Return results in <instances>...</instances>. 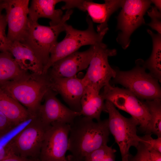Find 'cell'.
I'll list each match as a JSON object with an SVG mask.
<instances>
[{"mask_svg": "<svg viewBox=\"0 0 161 161\" xmlns=\"http://www.w3.org/2000/svg\"><path fill=\"white\" fill-rule=\"evenodd\" d=\"M80 116L69 124L68 150L74 161H84L86 156L109 140L108 119L95 122Z\"/></svg>", "mask_w": 161, "mask_h": 161, "instance_id": "1", "label": "cell"}, {"mask_svg": "<svg viewBox=\"0 0 161 161\" xmlns=\"http://www.w3.org/2000/svg\"><path fill=\"white\" fill-rule=\"evenodd\" d=\"M5 92L25 107L32 116L37 115L42 100L51 89L47 73L28 74L19 79L1 85Z\"/></svg>", "mask_w": 161, "mask_h": 161, "instance_id": "2", "label": "cell"}, {"mask_svg": "<svg viewBox=\"0 0 161 161\" xmlns=\"http://www.w3.org/2000/svg\"><path fill=\"white\" fill-rule=\"evenodd\" d=\"M86 21L88 27L85 30H78L66 23L65 24V36L62 41L57 42L52 48L49 61L44 69L43 74L47 73L55 62L78 51L81 47L103 44V39L109 30L108 28L100 32H97L94 29L93 22L89 16L86 18Z\"/></svg>", "mask_w": 161, "mask_h": 161, "instance_id": "3", "label": "cell"}, {"mask_svg": "<svg viewBox=\"0 0 161 161\" xmlns=\"http://www.w3.org/2000/svg\"><path fill=\"white\" fill-rule=\"evenodd\" d=\"M143 61L138 59L136 61L135 66L129 71L115 69L116 75L113 78V82L124 87L141 100L161 99L159 81L146 72Z\"/></svg>", "mask_w": 161, "mask_h": 161, "instance_id": "4", "label": "cell"}, {"mask_svg": "<svg viewBox=\"0 0 161 161\" xmlns=\"http://www.w3.org/2000/svg\"><path fill=\"white\" fill-rule=\"evenodd\" d=\"M72 13V9L67 10L61 22L53 26L40 25L28 17V27L22 43L33 51L43 62L44 67L49 61L52 48L57 42L60 33L65 31V24Z\"/></svg>", "mask_w": 161, "mask_h": 161, "instance_id": "5", "label": "cell"}, {"mask_svg": "<svg viewBox=\"0 0 161 161\" xmlns=\"http://www.w3.org/2000/svg\"><path fill=\"white\" fill-rule=\"evenodd\" d=\"M106 112L108 113V125L110 133L119 146L122 158L129 154L132 146L137 148L140 143L137 134V122L133 117L126 118L110 102L106 100Z\"/></svg>", "mask_w": 161, "mask_h": 161, "instance_id": "6", "label": "cell"}, {"mask_svg": "<svg viewBox=\"0 0 161 161\" xmlns=\"http://www.w3.org/2000/svg\"><path fill=\"white\" fill-rule=\"evenodd\" d=\"M100 94L105 100L109 101L115 107L130 114L137 122L141 130L145 132L151 116L144 101L128 89L110 84L103 87Z\"/></svg>", "mask_w": 161, "mask_h": 161, "instance_id": "7", "label": "cell"}, {"mask_svg": "<svg viewBox=\"0 0 161 161\" xmlns=\"http://www.w3.org/2000/svg\"><path fill=\"white\" fill-rule=\"evenodd\" d=\"M30 121L9 141L16 155L36 159L39 157L46 133L50 125L44 123L37 115Z\"/></svg>", "mask_w": 161, "mask_h": 161, "instance_id": "8", "label": "cell"}, {"mask_svg": "<svg viewBox=\"0 0 161 161\" xmlns=\"http://www.w3.org/2000/svg\"><path fill=\"white\" fill-rule=\"evenodd\" d=\"M151 4V0L122 1V9L117 18V29L120 32L116 40L124 49L129 47L133 32L145 24L144 16Z\"/></svg>", "mask_w": 161, "mask_h": 161, "instance_id": "9", "label": "cell"}, {"mask_svg": "<svg viewBox=\"0 0 161 161\" xmlns=\"http://www.w3.org/2000/svg\"><path fill=\"white\" fill-rule=\"evenodd\" d=\"M94 46L93 55L82 80L85 86L90 87L100 92L102 88L110 84L111 79L116 75L115 69L109 65L108 58L116 55L117 50L107 48L104 43Z\"/></svg>", "mask_w": 161, "mask_h": 161, "instance_id": "10", "label": "cell"}, {"mask_svg": "<svg viewBox=\"0 0 161 161\" xmlns=\"http://www.w3.org/2000/svg\"><path fill=\"white\" fill-rule=\"evenodd\" d=\"M69 124L59 122L51 124L46 133L40 154L41 161H67Z\"/></svg>", "mask_w": 161, "mask_h": 161, "instance_id": "11", "label": "cell"}, {"mask_svg": "<svg viewBox=\"0 0 161 161\" xmlns=\"http://www.w3.org/2000/svg\"><path fill=\"white\" fill-rule=\"evenodd\" d=\"M29 2V0H4L7 37L10 43L23 41L28 25Z\"/></svg>", "mask_w": 161, "mask_h": 161, "instance_id": "12", "label": "cell"}, {"mask_svg": "<svg viewBox=\"0 0 161 161\" xmlns=\"http://www.w3.org/2000/svg\"><path fill=\"white\" fill-rule=\"evenodd\" d=\"M123 0H105L103 4L94 3L89 0H64L63 10L76 8L87 12L93 22L99 24L97 32H100L108 28V21L110 16L121 7Z\"/></svg>", "mask_w": 161, "mask_h": 161, "instance_id": "13", "label": "cell"}, {"mask_svg": "<svg viewBox=\"0 0 161 161\" xmlns=\"http://www.w3.org/2000/svg\"><path fill=\"white\" fill-rule=\"evenodd\" d=\"M57 93L51 89L45 94L44 102L40 106L37 115L45 124L49 126L55 122L70 124L80 113L74 111L62 103L56 97Z\"/></svg>", "mask_w": 161, "mask_h": 161, "instance_id": "14", "label": "cell"}, {"mask_svg": "<svg viewBox=\"0 0 161 161\" xmlns=\"http://www.w3.org/2000/svg\"><path fill=\"white\" fill-rule=\"evenodd\" d=\"M94 46L82 52L77 51L58 61L48 70L52 77H70L87 68L93 55Z\"/></svg>", "mask_w": 161, "mask_h": 161, "instance_id": "15", "label": "cell"}, {"mask_svg": "<svg viewBox=\"0 0 161 161\" xmlns=\"http://www.w3.org/2000/svg\"><path fill=\"white\" fill-rule=\"evenodd\" d=\"M49 76L51 89L60 94L71 109L80 113V100L85 88L82 79L76 75L67 78Z\"/></svg>", "mask_w": 161, "mask_h": 161, "instance_id": "16", "label": "cell"}, {"mask_svg": "<svg viewBox=\"0 0 161 161\" xmlns=\"http://www.w3.org/2000/svg\"><path fill=\"white\" fill-rule=\"evenodd\" d=\"M8 52L22 70L38 75L43 74L44 66L43 62L25 44L17 41L11 43Z\"/></svg>", "mask_w": 161, "mask_h": 161, "instance_id": "17", "label": "cell"}, {"mask_svg": "<svg viewBox=\"0 0 161 161\" xmlns=\"http://www.w3.org/2000/svg\"><path fill=\"white\" fill-rule=\"evenodd\" d=\"M61 0H32L29 7V18L37 22L39 18L49 19L50 26L56 25L61 21L63 12L60 9H55V6Z\"/></svg>", "mask_w": 161, "mask_h": 161, "instance_id": "18", "label": "cell"}, {"mask_svg": "<svg viewBox=\"0 0 161 161\" xmlns=\"http://www.w3.org/2000/svg\"><path fill=\"white\" fill-rule=\"evenodd\" d=\"M0 111L16 127L33 117L26 109L0 87Z\"/></svg>", "mask_w": 161, "mask_h": 161, "instance_id": "19", "label": "cell"}, {"mask_svg": "<svg viewBox=\"0 0 161 161\" xmlns=\"http://www.w3.org/2000/svg\"><path fill=\"white\" fill-rule=\"evenodd\" d=\"M104 100L100 92L85 86L80 100L81 115L97 121L100 120L101 112H106Z\"/></svg>", "mask_w": 161, "mask_h": 161, "instance_id": "20", "label": "cell"}, {"mask_svg": "<svg viewBox=\"0 0 161 161\" xmlns=\"http://www.w3.org/2000/svg\"><path fill=\"white\" fill-rule=\"evenodd\" d=\"M28 73L21 70L9 52H0V85L17 80Z\"/></svg>", "mask_w": 161, "mask_h": 161, "instance_id": "21", "label": "cell"}, {"mask_svg": "<svg viewBox=\"0 0 161 161\" xmlns=\"http://www.w3.org/2000/svg\"><path fill=\"white\" fill-rule=\"evenodd\" d=\"M152 40L153 48L150 57L143 61V65L154 78L161 81V34H155L151 30H147Z\"/></svg>", "mask_w": 161, "mask_h": 161, "instance_id": "22", "label": "cell"}, {"mask_svg": "<svg viewBox=\"0 0 161 161\" xmlns=\"http://www.w3.org/2000/svg\"><path fill=\"white\" fill-rule=\"evenodd\" d=\"M144 102L151 116L145 133L153 134L157 137H161V99L145 100Z\"/></svg>", "mask_w": 161, "mask_h": 161, "instance_id": "23", "label": "cell"}, {"mask_svg": "<svg viewBox=\"0 0 161 161\" xmlns=\"http://www.w3.org/2000/svg\"><path fill=\"white\" fill-rule=\"evenodd\" d=\"M116 150L106 145L92 151L84 159V161H115Z\"/></svg>", "mask_w": 161, "mask_h": 161, "instance_id": "24", "label": "cell"}, {"mask_svg": "<svg viewBox=\"0 0 161 161\" xmlns=\"http://www.w3.org/2000/svg\"><path fill=\"white\" fill-rule=\"evenodd\" d=\"M7 25L6 15L0 14V52H8L10 44L6 34Z\"/></svg>", "mask_w": 161, "mask_h": 161, "instance_id": "25", "label": "cell"}, {"mask_svg": "<svg viewBox=\"0 0 161 161\" xmlns=\"http://www.w3.org/2000/svg\"><path fill=\"white\" fill-rule=\"evenodd\" d=\"M140 143L143 144L150 151L155 150L161 153V137L153 139L151 134H146L143 137H140Z\"/></svg>", "mask_w": 161, "mask_h": 161, "instance_id": "26", "label": "cell"}, {"mask_svg": "<svg viewBox=\"0 0 161 161\" xmlns=\"http://www.w3.org/2000/svg\"><path fill=\"white\" fill-rule=\"evenodd\" d=\"M147 13L151 19V22L147 25L161 34V12L155 7H152L150 10L147 11Z\"/></svg>", "mask_w": 161, "mask_h": 161, "instance_id": "27", "label": "cell"}, {"mask_svg": "<svg viewBox=\"0 0 161 161\" xmlns=\"http://www.w3.org/2000/svg\"><path fill=\"white\" fill-rule=\"evenodd\" d=\"M136 155L133 158V161H151L150 152L142 143H140L136 148Z\"/></svg>", "mask_w": 161, "mask_h": 161, "instance_id": "28", "label": "cell"}, {"mask_svg": "<svg viewBox=\"0 0 161 161\" xmlns=\"http://www.w3.org/2000/svg\"><path fill=\"white\" fill-rule=\"evenodd\" d=\"M16 128L0 111V137L9 133Z\"/></svg>", "mask_w": 161, "mask_h": 161, "instance_id": "29", "label": "cell"}, {"mask_svg": "<svg viewBox=\"0 0 161 161\" xmlns=\"http://www.w3.org/2000/svg\"><path fill=\"white\" fill-rule=\"evenodd\" d=\"M15 154L12 145L9 140L0 147V161Z\"/></svg>", "mask_w": 161, "mask_h": 161, "instance_id": "30", "label": "cell"}, {"mask_svg": "<svg viewBox=\"0 0 161 161\" xmlns=\"http://www.w3.org/2000/svg\"><path fill=\"white\" fill-rule=\"evenodd\" d=\"M37 159L24 158L14 154L1 161H36Z\"/></svg>", "mask_w": 161, "mask_h": 161, "instance_id": "31", "label": "cell"}, {"mask_svg": "<svg viewBox=\"0 0 161 161\" xmlns=\"http://www.w3.org/2000/svg\"><path fill=\"white\" fill-rule=\"evenodd\" d=\"M150 152L151 161H161V153L155 150Z\"/></svg>", "mask_w": 161, "mask_h": 161, "instance_id": "32", "label": "cell"}, {"mask_svg": "<svg viewBox=\"0 0 161 161\" xmlns=\"http://www.w3.org/2000/svg\"><path fill=\"white\" fill-rule=\"evenodd\" d=\"M151 3H153L156 7L160 11L161 10V1L160 0H151Z\"/></svg>", "mask_w": 161, "mask_h": 161, "instance_id": "33", "label": "cell"}, {"mask_svg": "<svg viewBox=\"0 0 161 161\" xmlns=\"http://www.w3.org/2000/svg\"><path fill=\"white\" fill-rule=\"evenodd\" d=\"M129 154L127 155L122 158V161H129Z\"/></svg>", "mask_w": 161, "mask_h": 161, "instance_id": "34", "label": "cell"}, {"mask_svg": "<svg viewBox=\"0 0 161 161\" xmlns=\"http://www.w3.org/2000/svg\"><path fill=\"white\" fill-rule=\"evenodd\" d=\"M4 0L3 2L0 4V14L2 13V10L4 9Z\"/></svg>", "mask_w": 161, "mask_h": 161, "instance_id": "35", "label": "cell"}, {"mask_svg": "<svg viewBox=\"0 0 161 161\" xmlns=\"http://www.w3.org/2000/svg\"><path fill=\"white\" fill-rule=\"evenodd\" d=\"M67 161H74L71 157L70 155H68L66 157Z\"/></svg>", "mask_w": 161, "mask_h": 161, "instance_id": "36", "label": "cell"}, {"mask_svg": "<svg viewBox=\"0 0 161 161\" xmlns=\"http://www.w3.org/2000/svg\"><path fill=\"white\" fill-rule=\"evenodd\" d=\"M4 1L3 0H0V4H1Z\"/></svg>", "mask_w": 161, "mask_h": 161, "instance_id": "37", "label": "cell"}, {"mask_svg": "<svg viewBox=\"0 0 161 161\" xmlns=\"http://www.w3.org/2000/svg\"><path fill=\"white\" fill-rule=\"evenodd\" d=\"M36 161H41L39 159H37Z\"/></svg>", "mask_w": 161, "mask_h": 161, "instance_id": "38", "label": "cell"}, {"mask_svg": "<svg viewBox=\"0 0 161 161\" xmlns=\"http://www.w3.org/2000/svg\"><path fill=\"white\" fill-rule=\"evenodd\" d=\"M1 146V145H0V147Z\"/></svg>", "mask_w": 161, "mask_h": 161, "instance_id": "39", "label": "cell"}]
</instances>
